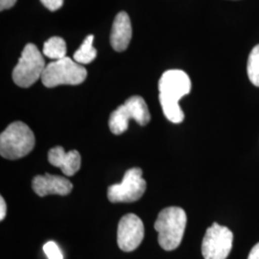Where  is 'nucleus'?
Masks as SVG:
<instances>
[{
  "mask_svg": "<svg viewBox=\"0 0 259 259\" xmlns=\"http://www.w3.org/2000/svg\"><path fill=\"white\" fill-rule=\"evenodd\" d=\"M247 71L250 82L255 87H259V45L253 47L250 53Z\"/></svg>",
  "mask_w": 259,
  "mask_h": 259,
  "instance_id": "obj_15",
  "label": "nucleus"
},
{
  "mask_svg": "<svg viewBox=\"0 0 259 259\" xmlns=\"http://www.w3.org/2000/svg\"><path fill=\"white\" fill-rule=\"evenodd\" d=\"M97 57V51L93 47V36H88L73 55L75 62L80 65L91 64Z\"/></svg>",
  "mask_w": 259,
  "mask_h": 259,
  "instance_id": "obj_14",
  "label": "nucleus"
},
{
  "mask_svg": "<svg viewBox=\"0 0 259 259\" xmlns=\"http://www.w3.org/2000/svg\"><path fill=\"white\" fill-rule=\"evenodd\" d=\"M44 251L46 252L48 259H64L62 250L53 241H49L45 244Z\"/></svg>",
  "mask_w": 259,
  "mask_h": 259,
  "instance_id": "obj_16",
  "label": "nucleus"
},
{
  "mask_svg": "<svg viewBox=\"0 0 259 259\" xmlns=\"http://www.w3.org/2000/svg\"><path fill=\"white\" fill-rule=\"evenodd\" d=\"M248 259H259V243L254 245V247L250 250Z\"/></svg>",
  "mask_w": 259,
  "mask_h": 259,
  "instance_id": "obj_20",
  "label": "nucleus"
},
{
  "mask_svg": "<svg viewBox=\"0 0 259 259\" xmlns=\"http://www.w3.org/2000/svg\"><path fill=\"white\" fill-rule=\"evenodd\" d=\"M144 238V225L136 214H126L121 218L117 229V244L123 251L139 248Z\"/></svg>",
  "mask_w": 259,
  "mask_h": 259,
  "instance_id": "obj_9",
  "label": "nucleus"
},
{
  "mask_svg": "<svg viewBox=\"0 0 259 259\" xmlns=\"http://www.w3.org/2000/svg\"><path fill=\"white\" fill-rule=\"evenodd\" d=\"M233 233L217 223L206 230L202 243L204 259H227L232 249Z\"/></svg>",
  "mask_w": 259,
  "mask_h": 259,
  "instance_id": "obj_8",
  "label": "nucleus"
},
{
  "mask_svg": "<svg viewBox=\"0 0 259 259\" xmlns=\"http://www.w3.org/2000/svg\"><path fill=\"white\" fill-rule=\"evenodd\" d=\"M131 119L137 121L139 125L145 126L151 120L148 106L140 96H132L126 102L111 112L109 126L111 133L121 135L129 127Z\"/></svg>",
  "mask_w": 259,
  "mask_h": 259,
  "instance_id": "obj_5",
  "label": "nucleus"
},
{
  "mask_svg": "<svg viewBox=\"0 0 259 259\" xmlns=\"http://www.w3.org/2000/svg\"><path fill=\"white\" fill-rule=\"evenodd\" d=\"M16 3H17V0H0V10L4 11V10L10 9L14 7Z\"/></svg>",
  "mask_w": 259,
  "mask_h": 259,
  "instance_id": "obj_18",
  "label": "nucleus"
},
{
  "mask_svg": "<svg viewBox=\"0 0 259 259\" xmlns=\"http://www.w3.org/2000/svg\"><path fill=\"white\" fill-rule=\"evenodd\" d=\"M146 182L140 168H131L120 184L108 188V199L111 203H133L139 200L146 190Z\"/></svg>",
  "mask_w": 259,
  "mask_h": 259,
  "instance_id": "obj_7",
  "label": "nucleus"
},
{
  "mask_svg": "<svg viewBox=\"0 0 259 259\" xmlns=\"http://www.w3.org/2000/svg\"><path fill=\"white\" fill-rule=\"evenodd\" d=\"M48 161L53 166L61 168L65 176L71 177L81 167V155L76 150L65 152L62 146H56L48 152Z\"/></svg>",
  "mask_w": 259,
  "mask_h": 259,
  "instance_id": "obj_11",
  "label": "nucleus"
},
{
  "mask_svg": "<svg viewBox=\"0 0 259 259\" xmlns=\"http://www.w3.org/2000/svg\"><path fill=\"white\" fill-rule=\"evenodd\" d=\"M35 143L32 130L25 123L17 121L1 133L0 154L7 159H19L27 156L35 147Z\"/></svg>",
  "mask_w": 259,
  "mask_h": 259,
  "instance_id": "obj_3",
  "label": "nucleus"
},
{
  "mask_svg": "<svg viewBox=\"0 0 259 259\" xmlns=\"http://www.w3.org/2000/svg\"><path fill=\"white\" fill-rule=\"evenodd\" d=\"M42 53L51 60H61L66 57V44L61 37H50L44 45Z\"/></svg>",
  "mask_w": 259,
  "mask_h": 259,
  "instance_id": "obj_13",
  "label": "nucleus"
},
{
  "mask_svg": "<svg viewBox=\"0 0 259 259\" xmlns=\"http://www.w3.org/2000/svg\"><path fill=\"white\" fill-rule=\"evenodd\" d=\"M159 102L167 119L173 123H182L185 113L179 101L191 91V81L185 71L180 69L167 70L158 82Z\"/></svg>",
  "mask_w": 259,
  "mask_h": 259,
  "instance_id": "obj_1",
  "label": "nucleus"
},
{
  "mask_svg": "<svg viewBox=\"0 0 259 259\" xmlns=\"http://www.w3.org/2000/svg\"><path fill=\"white\" fill-rule=\"evenodd\" d=\"M186 222V213L181 207L169 206L159 212L155 222V230L158 233V244L163 250H176L181 245Z\"/></svg>",
  "mask_w": 259,
  "mask_h": 259,
  "instance_id": "obj_2",
  "label": "nucleus"
},
{
  "mask_svg": "<svg viewBox=\"0 0 259 259\" xmlns=\"http://www.w3.org/2000/svg\"><path fill=\"white\" fill-rule=\"evenodd\" d=\"M46 67L45 59L37 47L28 44L13 70V80L20 88H29L41 78Z\"/></svg>",
  "mask_w": 259,
  "mask_h": 259,
  "instance_id": "obj_6",
  "label": "nucleus"
},
{
  "mask_svg": "<svg viewBox=\"0 0 259 259\" xmlns=\"http://www.w3.org/2000/svg\"><path fill=\"white\" fill-rule=\"evenodd\" d=\"M32 187L37 196L46 197L48 195H68L71 192L73 185L65 177L45 174L34 178Z\"/></svg>",
  "mask_w": 259,
  "mask_h": 259,
  "instance_id": "obj_10",
  "label": "nucleus"
},
{
  "mask_svg": "<svg viewBox=\"0 0 259 259\" xmlns=\"http://www.w3.org/2000/svg\"><path fill=\"white\" fill-rule=\"evenodd\" d=\"M40 2L44 4L45 7L52 12L61 9L64 4V0H40Z\"/></svg>",
  "mask_w": 259,
  "mask_h": 259,
  "instance_id": "obj_17",
  "label": "nucleus"
},
{
  "mask_svg": "<svg viewBox=\"0 0 259 259\" xmlns=\"http://www.w3.org/2000/svg\"><path fill=\"white\" fill-rule=\"evenodd\" d=\"M6 212H7V206L4 199L1 197L0 198V220L3 221L4 218L6 217Z\"/></svg>",
  "mask_w": 259,
  "mask_h": 259,
  "instance_id": "obj_19",
  "label": "nucleus"
},
{
  "mask_svg": "<svg viewBox=\"0 0 259 259\" xmlns=\"http://www.w3.org/2000/svg\"><path fill=\"white\" fill-rule=\"evenodd\" d=\"M87 75L83 65L65 57L48 64L40 79L47 88H55L61 84H80L85 80Z\"/></svg>",
  "mask_w": 259,
  "mask_h": 259,
  "instance_id": "obj_4",
  "label": "nucleus"
},
{
  "mask_svg": "<svg viewBox=\"0 0 259 259\" xmlns=\"http://www.w3.org/2000/svg\"><path fill=\"white\" fill-rule=\"evenodd\" d=\"M132 24L128 14L120 12L116 15L111 28V45L112 48L117 52L126 50L132 39Z\"/></svg>",
  "mask_w": 259,
  "mask_h": 259,
  "instance_id": "obj_12",
  "label": "nucleus"
}]
</instances>
